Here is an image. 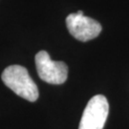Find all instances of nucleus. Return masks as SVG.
Returning a JSON list of instances; mask_svg holds the SVG:
<instances>
[{
	"instance_id": "nucleus-1",
	"label": "nucleus",
	"mask_w": 129,
	"mask_h": 129,
	"mask_svg": "<svg viewBox=\"0 0 129 129\" xmlns=\"http://www.w3.org/2000/svg\"><path fill=\"white\" fill-rule=\"evenodd\" d=\"M1 78L5 85L19 97L29 102H36L38 99V88L23 66L11 65L7 67L3 71Z\"/></svg>"
},
{
	"instance_id": "nucleus-2",
	"label": "nucleus",
	"mask_w": 129,
	"mask_h": 129,
	"mask_svg": "<svg viewBox=\"0 0 129 129\" xmlns=\"http://www.w3.org/2000/svg\"><path fill=\"white\" fill-rule=\"evenodd\" d=\"M36 66L39 78L50 84H62L68 77V67L62 61H55L46 51L36 55Z\"/></svg>"
},
{
	"instance_id": "nucleus-3",
	"label": "nucleus",
	"mask_w": 129,
	"mask_h": 129,
	"mask_svg": "<svg viewBox=\"0 0 129 129\" xmlns=\"http://www.w3.org/2000/svg\"><path fill=\"white\" fill-rule=\"evenodd\" d=\"M108 113L107 99L102 95L94 96L83 111L78 129H103Z\"/></svg>"
},
{
	"instance_id": "nucleus-4",
	"label": "nucleus",
	"mask_w": 129,
	"mask_h": 129,
	"mask_svg": "<svg viewBox=\"0 0 129 129\" xmlns=\"http://www.w3.org/2000/svg\"><path fill=\"white\" fill-rule=\"evenodd\" d=\"M66 26L70 34L80 41L94 39L102 32V25L95 19L85 16L82 11L70 14L66 18Z\"/></svg>"
}]
</instances>
